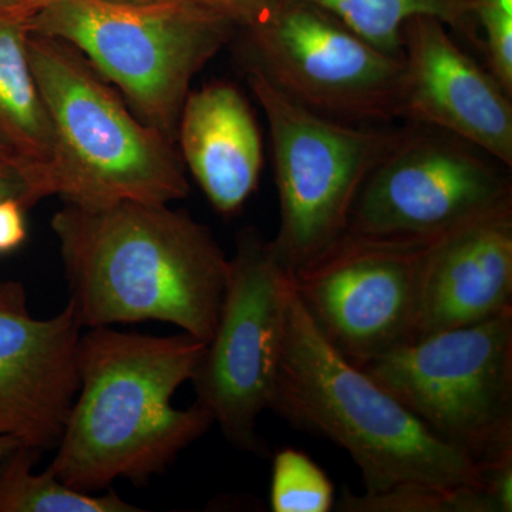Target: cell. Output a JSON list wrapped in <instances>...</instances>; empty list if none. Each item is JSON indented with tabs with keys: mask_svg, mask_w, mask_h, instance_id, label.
<instances>
[{
	"mask_svg": "<svg viewBox=\"0 0 512 512\" xmlns=\"http://www.w3.org/2000/svg\"><path fill=\"white\" fill-rule=\"evenodd\" d=\"M0 161H6V163L16 164L20 167V164L18 163V160H16V157L13 156L12 151H10L2 141H0ZM20 170H22V168H20Z\"/></svg>",
	"mask_w": 512,
	"mask_h": 512,
	"instance_id": "27",
	"label": "cell"
},
{
	"mask_svg": "<svg viewBox=\"0 0 512 512\" xmlns=\"http://www.w3.org/2000/svg\"><path fill=\"white\" fill-rule=\"evenodd\" d=\"M512 311V198L424 248L414 339Z\"/></svg>",
	"mask_w": 512,
	"mask_h": 512,
	"instance_id": "14",
	"label": "cell"
},
{
	"mask_svg": "<svg viewBox=\"0 0 512 512\" xmlns=\"http://www.w3.org/2000/svg\"><path fill=\"white\" fill-rule=\"evenodd\" d=\"M402 116L446 131L512 165L510 94L448 35L440 20L419 16L403 28Z\"/></svg>",
	"mask_w": 512,
	"mask_h": 512,
	"instance_id": "13",
	"label": "cell"
},
{
	"mask_svg": "<svg viewBox=\"0 0 512 512\" xmlns=\"http://www.w3.org/2000/svg\"><path fill=\"white\" fill-rule=\"evenodd\" d=\"M474 15L484 29V46L497 82L512 93V0H474Z\"/></svg>",
	"mask_w": 512,
	"mask_h": 512,
	"instance_id": "21",
	"label": "cell"
},
{
	"mask_svg": "<svg viewBox=\"0 0 512 512\" xmlns=\"http://www.w3.org/2000/svg\"><path fill=\"white\" fill-rule=\"evenodd\" d=\"M271 410L345 450L362 474L365 493L410 484L483 488L480 468L466 453L437 437L330 345L306 311L292 275Z\"/></svg>",
	"mask_w": 512,
	"mask_h": 512,
	"instance_id": "3",
	"label": "cell"
},
{
	"mask_svg": "<svg viewBox=\"0 0 512 512\" xmlns=\"http://www.w3.org/2000/svg\"><path fill=\"white\" fill-rule=\"evenodd\" d=\"M335 504V485L308 454L292 447L275 454L269 488L272 511L329 512Z\"/></svg>",
	"mask_w": 512,
	"mask_h": 512,
	"instance_id": "20",
	"label": "cell"
},
{
	"mask_svg": "<svg viewBox=\"0 0 512 512\" xmlns=\"http://www.w3.org/2000/svg\"><path fill=\"white\" fill-rule=\"evenodd\" d=\"M466 2H471V3H473V2H474V0H466Z\"/></svg>",
	"mask_w": 512,
	"mask_h": 512,
	"instance_id": "29",
	"label": "cell"
},
{
	"mask_svg": "<svg viewBox=\"0 0 512 512\" xmlns=\"http://www.w3.org/2000/svg\"><path fill=\"white\" fill-rule=\"evenodd\" d=\"M427 245L346 232L291 274L320 333L349 362L366 365L414 339L421 256Z\"/></svg>",
	"mask_w": 512,
	"mask_h": 512,
	"instance_id": "11",
	"label": "cell"
},
{
	"mask_svg": "<svg viewBox=\"0 0 512 512\" xmlns=\"http://www.w3.org/2000/svg\"><path fill=\"white\" fill-rule=\"evenodd\" d=\"M247 30L254 63L319 113L359 120L402 116L404 56L389 55L305 0H278Z\"/></svg>",
	"mask_w": 512,
	"mask_h": 512,
	"instance_id": "10",
	"label": "cell"
},
{
	"mask_svg": "<svg viewBox=\"0 0 512 512\" xmlns=\"http://www.w3.org/2000/svg\"><path fill=\"white\" fill-rule=\"evenodd\" d=\"M22 446L18 440L12 439V437L0 436V461L3 458L8 457L15 448Z\"/></svg>",
	"mask_w": 512,
	"mask_h": 512,
	"instance_id": "26",
	"label": "cell"
},
{
	"mask_svg": "<svg viewBox=\"0 0 512 512\" xmlns=\"http://www.w3.org/2000/svg\"><path fill=\"white\" fill-rule=\"evenodd\" d=\"M389 55L403 56V28L427 16L460 30L478 43L473 3L466 0H305Z\"/></svg>",
	"mask_w": 512,
	"mask_h": 512,
	"instance_id": "17",
	"label": "cell"
},
{
	"mask_svg": "<svg viewBox=\"0 0 512 512\" xmlns=\"http://www.w3.org/2000/svg\"><path fill=\"white\" fill-rule=\"evenodd\" d=\"M46 0H0V15L29 20Z\"/></svg>",
	"mask_w": 512,
	"mask_h": 512,
	"instance_id": "25",
	"label": "cell"
},
{
	"mask_svg": "<svg viewBox=\"0 0 512 512\" xmlns=\"http://www.w3.org/2000/svg\"><path fill=\"white\" fill-rule=\"evenodd\" d=\"M28 20L0 15V141L12 151L32 201L55 195L57 144L30 67Z\"/></svg>",
	"mask_w": 512,
	"mask_h": 512,
	"instance_id": "16",
	"label": "cell"
},
{
	"mask_svg": "<svg viewBox=\"0 0 512 512\" xmlns=\"http://www.w3.org/2000/svg\"><path fill=\"white\" fill-rule=\"evenodd\" d=\"M177 137L185 164L212 207L232 215L258 187L262 144L247 100L229 84L188 94Z\"/></svg>",
	"mask_w": 512,
	"mask_h": 512,
	"instance_id": "15",
	"label": "cell"
},
{
	"mask_svg": "<svg viewBox=\"0 0 512 512\" xmlns=\"http://www.w3.org/2000/svg\"><path fill=\"white\" fill-rule=\"evenodd\" d=\"M483 154L446 131H403L363 184L346 232L427 245L511 200L507 175Z\"/></svg>",
	"mask_w": 512,
	"mask_h": 512,
	"instance_id": "9",
	"label": "cell"
},
{
	"mask_svg": "<svg viewBox=\"0 0 512 512\" xmlns=\"http://www.w3.org/2000/svg\"><path fill=\"white\" fill-rule=\"evenodd\" d=\"M234 28L192 0H46L28 20L29 32L83 53L119 86L144 123L171 143L192 79Z\"/></svg>",
	"mask_w": 512,
	"mask_h": 512,
	"instance_id": "5",
	"label": "cell"
},
{
	"mask_svg": "<svg viewBox=\"0 0 512 512\" xmlns=\"http://www.w3.org/2000/svg\"><path fill=\"white\" fill-rule=\"evenodd\" d=\"M103 2H111V3H156V2H164V0H103Z\"/></svg>",
	"mask_w": 512,
	"mask_h": 512,
	"instance_id": "28",
	"label": "cell"
},
{
	"mask_svg": "<svg viewBox=\"0 0 512 512\" xmlns=\"http://www.w3.org/2000/svg\"><path fill=\"white\" fill-rule=\"evenodd\" d=\"M25 205L18 198L0 201V254L18 249L28 237Z\"/></svg>",
	"mask_w": 512,
	"mask_h": 512,
	"instance_id": "23",
	"label": "cell"
},
{
	"mask_svg": "<svg viewBox=\"0 0 512 512\" xmlns=\"http://www.w3.org/2000/svg\"><path fill=\"white\" fill-rule=\"evenodd\" d=\"M18 198L26 208L33 205L32 190L19 165L0 161V201Z\"/></svg>",
	"mask_w": 512,
	"mask_h": 512,
	"instance_id": "24",
	"label": "cell"
},
{
	"mask_svg": "<svg viewBox=\"0 0 512 512\" xmlns=\"http://www.w3.org/2000/svg\"><path fill=\"white\" fill-rule=\"evenodd\" d=\"M26 49L55 131V195L87 208L187 197L173 143L137 120L72 46L29 32Z\"/></svg>",
	"mask_w": 512,
	"mask_h": 512,
	"instance_id": "4",
	"label": "cell"
},
{
	"mask_svg": "<svg viewBox=\"0 0 512 512\" xmlns=\"http://www.w3.org/2000/svg\"><path fill=\"white\" fill-rule=\"evenodd\" d=\"M52 228L82 328L157 320L210 342L229 272L210 228L168 205L131 201L66 202Z\"/></svg>",
	"mask_w": 512,
	"mask_h": 512,
	"instance_id": "1",
	"label": "cell"
},
{
	"mask_svg": "<svg viewBox=\"0 0 512 512\" xmlns=\"http://www.w3.org/2000/svg\"><path fill=\"white\" fill-rule=\"evenodd\" d=\"M82 329L69 302L35 319L25 288L0 279V436L39 453L56 448L79 392Z\"/></svg>",
	"mask_w": 512,
	"mask_h": 512,
	"instance_id": "12",
	"label": "cell"
},
{
	"mask_svg": "<svg viewBox=\"0 0 512 512\" xmlns=\"http://www.w3.org/2000/svg\"><path fill=\"white\" fill-rule=\"evenodd\" d=\"M335 510L342 512H495L481 487H436L410 484L382 493L355 494L343 491Z\"/></svg>",
	"mask_w": 512,
	"mask_h": 512,
	"instance_id": "19",
	"label": "cell"
},
{
	"mask_svg": "<svg viewBox=\"0 0 512 512\" xmlns=\"http://www.w3.org/2000/svg\"><path fill=\"white\" fill-rule=\"evenodd\" d=\"M39 451L19 446L0 461V512H138L119 494L93 495L64 484L49 468L33 473Z\"/></svg>",
	"mask_w": 512,
	"mask_h": 512,
	"instance_id": "18",
	"label": "cell"
},
{
	"mask_svg": "<svg viewBox=\"0 0 512 512\" xmlns=\"http://www.w3.org/2000/svg\"><path fill=\"white\" fill-rule=\"evenodd\" d=\"M248 84L261 104L274 147L279 229L271 239L291 274L348 231L357 195L403 131L345 126L305 106L255 64Z\"/></svg>",
	"mask_w": 512,
	"mask_h": 512,
	"instance_id": "6",
	"label": "cell"
},
{
	"mask_svg": "<svg viewBox=\"0 0 512 512\" xmlns=\"http://www.w3.org/2000/svg\"><path fill=\"white\" fill-rule=\"evenodd\" d=\"M192 2L217 13L234 26L248 29L264 18L278 0H192Z\"/></svg>",
	"mask_w": 512,
	"mask_h": 512,
	"instance_id": "22",
	"label": "cell"
},
{
	"mask_svg": "<svg viewBox=\"0 0 512 512\" xmlns=\"http://www.w3.org/2000/svg\"><path fill=\"white\" fill-rule=\"evenodd\" d=\"M359 367L477 466L512 448V311L410 340Z\"/></svg>",
	"mask_w": 512,
	"mask_h": 512,
	"instance_id": "7",
	"label": "cell"
},
{
	"mask_svg": "<svg viewBox=\"0 0 512 512\" xmlns=\"http://www.w3.org/2000/svg\"><path fill=\"white\" fill-rule=\"evenodd\" d=\"M205 346L187 333L164 338L96 328L82 335L79 392L47 468L84 493L163 473L214 424L198 403L185 410L173 404L194 379Z\"/></svg>",
	"mask_w": 512,
	"mask_h": 512,
	"instance_id": "2",
	"label": "cell"
},
{
	"mask_svg": "<svg viewBox=\"0 0 512 512\" xmlns=\"http://www.w3.org/2000/svg\"><path fill=\"white\" fill-rule=\"evenodd\" d=\"M289 278L272 241L256 229L238 235L217 326L191 380L225 439L255 454L266 451L258 421L274 403Z\"/></svg>",
	"mask_w": 512,
	"mask_h": 512,
	"instance_id": "8",
	"label": "cell"
}]
</instances>
